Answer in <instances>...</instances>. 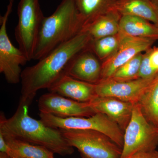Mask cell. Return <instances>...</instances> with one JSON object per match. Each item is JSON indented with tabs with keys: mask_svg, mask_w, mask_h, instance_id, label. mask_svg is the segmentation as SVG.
Returning a JSON list of instances; mask_svg holds the SVG:
<instances>
[{
	"mask_svg": "<svg viewBox=\"0 0 158 158\" xmlns=\"http://www.w3.org/2000/svg\"><path fill=\"white\" fill-rule=\"evenodd\" d=\"M91 40L88 33L82 32L40 59L37 64L26 67L22 72L19 104L29 106L39 90L50 88L65 74L72 59L86 49Z\"/></svg>",
	"mask_w": 158,
	"mask_h": 158,
	"instance_id": "1",
	"label": "cell"
},
{
	"mask_svg": "<svg viewBox=\"0 0 158 158\" xmlns=\"http://www.w3.org/2000/svg\"><path fill=\"white\" fill-rule=\"evenodd\" d=\"M28 107L19 104L14 115L9 118L1 115L0 133L6 137L43 146L61 156L72 154L73 148L69 144L60 130L32 118L29 115Z\"/></svg>",
	"mask_w": 158,
	"mask_h": 158,
	"instance_id": "2",
	"label": "cell"
},
{
	"mask_svg": "<svg viewBox=\"0 0 158 158\" xmlns=\"http://www.w3.org/2000/svg\"><path fill=\"white\" fill-rule=\"evenodd\" d=\"M85 22L72 0H62L41 24L33 60H39L82 32Z\"/></svg>",
	"mask_w": 158,
	"mask_h": 158,
	"instance_id": "3",
	"label": "cell"
},
{
	"mask_svg": "<svg viewBox=\"0 0 158 158\" xmlns=\"http://www.w3.org/2000/svg\"><path fill=\"white\" fill-rule=\"evenodd\" d=\"M158 144V127L147 120L139 104H135L131 119L125 130L120 158L154 150Z\"/></svg>",
	"mask_w": 158,
	"mask_h": 158,
	"instance_id": "4",
	"label": "cell"
},
{
	"mask_svg": "<svg viewBox=\"0 0 158 158\" xmlns=\"http://www.w3.org/2000/svg\"><path fill=\"white\" fill-rule=\"evenodd\" d=\"M40 120L49 127L58 129L89 130L104 134L122 148L124 133L115 122L101 113L88 117L61 118L50 114L40 113Z\"/></svg>",
	"mask_w": 158,
	"mask_h": 158,
	"instance_id": "5",
	"label": "cell"
},
{
	"mask_svg": "<svg viewBox=\"0 0 158 158\" xmlns=\"http://www.w3.org/2000/svg\"><path fill=\"white\" fill-rule=\"evenodd\" d=\"M69 144L85 158H120L122 149L108 136L89 130L59 129Z\"/></svg>",
	"mask_w": 158,
	"mask_h": 158,
	"instance_id": "6",
	"label": "cell"
},
{
	"mask_svg": "<svg viewBox=\"0 0 158 158\" xmlns=\"http://www.w3.org/2000/svg\"><path fill=\"white\" fill-rule=\"evenodd\" d=\"M18 22L15 31L19 49L29 61L33 59L41 24L45 16L39 0H20L18 6Z\"/></svg>",
	"mask_w": 158,
	"mask_h": 158,
	"instance_id": "7",
	"label": "cell"
},
{
	"mask_svg": "<svg viewBox=\"0 0 158 158\" xmlns=\"http://www.w3.org/2000/svg\"><path fill=\"white\" fill-rule=\"evenodd\" d=\"M12 8L8 6L0 19V72L9 84H17L21 80V66L29 60L20 49L12 44L7 34V23Z\"/></svg>",
	"mask_w": 158,
	"mask_h": 158,
	"instance_id": "8",
	"label": "cell"
},
{
	"mask_svg": "<svg viewBox=\"0 0 158 158\" xmlns=\"http://www.w3.org/2000/svg\"><path fill=\"white\" fill-rule=\"evenodd\" d=\"M155 78H138L127 81L112 79L100 80L94 84L95 92L98 96L114 98L137 103Z\"/></svg>",
	"mask_w": 158,
	"mask_h": 158,
	"instance_id": "9",
	"label": "cell"
},
{
	"mask_svg": "<svg viewBox=\"0 0 158 158\" xmlns=\"http://www.w3.org/2000/svg\"><path fill=\"white\" fill-rule=\"evenodd\" d=\"M38 105L40 113L61 118L88 117L96 113L89 102L76 101L51 92L40 97Z\"/></svg>",
	"mask_w": 158,
	"mask_h": 158,
	"instance_id": "10",
	"label": "cell"
},
{
	"mask_svg": "<svg viewBox=\"0 0 158 158\" xmlns=\"http://www.w3.org/2000/svg\"><path fill=\"white\" fill-rule=\"evenodd\" d=\"M119 46L116 53L102 66L101 80L113 77L118 68L134 57L149 48L156 38L133 37L119 34Z\"/></svg>",
	"mask_w": 158,
	"mask_h": 158,
	"instance_id": "11",
	"label": "cell"
},
{
	"mask_svg": "<svg viewBox=\"0 0 158 158\" xmlns=\"http://www.w3.org/2000/svg\"><path fill=\"white\" fill-rule=\"evenodd\" d=\"M96 113L107 116L125 131L131 117L135 104L108 97L96 96L88 102Z\"/></svg>",
	"mask_w": 158,
	"mask_h": 158,
	"instance_id": "12",
	"label": "cell"
},
{
	"mask_svg": "<svg viewBox=\"0 0 158 158\" xmlns=\"http://www.w3.org/2000/svg\"><path fill=\"white\" fill-rule=\"evenodd\" d=\"M85 50L72 59L65 69V74L80 81L96 84L101 80V65L93 54Z\"/></svg>",
	"mask_w": 158,
	"mask_h": 158,
	"instance_id": "13",
	"label": "cell"
},
{
	"mask_svg": "<svg viewBox=\"0 0 158 158\" xmlns=\"http://www.w3.org/2000/svg\"><path fill=\"white\" fill-rule=\"evenodd\" d=\"M51 92L82 102H88L94 97V84L80 81L64 74L49 88Z\"/></svg>",
	"mask_w": 158,
	"mask_h": 158,
	"instance_id": "14",
	"label": "cell"
},
{
	"mask_svg": "<svg viewBox=\"0 0 158 158\" xmlns=\"http://www.w3.org/2000/svg\"><path fill=\"white\" fill-rule=\"evenodd\" d=\"M111 10L144 19L158 27V11L152 0H117Z\"/></svg>",
	"mask_w": 158,
	"mask_h": 158,
	"instance_id": "15",
	"label": "cell"
},
{
	"mask_svg": "<svg viewBox=\"0 0 158 158\" xmlns=\"http://www.w3.org/2000/svg\"><path fill=\"white\" fill-rule=\"evenodd\" d=\"M118 33L133 37L158 38V27L140 17L124 15L118 22Z\"/></svg>",
	"mask_w": 158,
	"mask_h": 158,
	"instance_id": "16",
	"label": "cell"
},
{
	"mask_svg": "<svg viewBox=\"0 0 158 158\" xmlns=\"http://www.w3.org/2000/svg\"><path fill=\"white\" fill-rule=\"evenodd\" d=\"M117 11L111 10L85 25L82 32L89 34L92 40L114 36L119 32Z\"/></svg>",
	"mask_w": 158,
	"mask_h": 158,
	"instance_id": "17",
	"label": "cell"
},
{
	"mask_svg": "<svg viewBox=\"0 0 158 158\" xmlns=\"http://www.w3.org/2000/svg\"><path fill=\"white\" fill-rule=\"evenodd\" d=\"M4 137L11 149L10 158H55L52 152L43 146L11 137Z\"/></svg>",
	"mask_w": 158,
	"mask_h": 158,
	"instance_id": "18",
	"label": "cell"
},
{
	"mask_svg": "<svg viewBox=\"0 0 158 158\" xmlns=\"http://www.w3.org/2000/svg\"><path fill=\"white\" fill-rule=\"evenodd\" d=\"M85 23L107 13L117 0H72Z\"/></svg>",
	"mask_w": 158,
	"mask_h": 158,
	"instance_id": "19",
	"label": "cell"
},
{
	"mask_svg": "<svg viewBox=\"0 0 158 158\" xmlns=\"http://www.w3.org/2000/svg\"><path fill=\"white\" fill-rule=\"evenodd\" d=\"M138 103L148 120L158 127V76L150 85Z\"/></svg>",
	"mask_w": 158,
	"mask_h": 158,
	"instance_id": "20",
	"label": "cell"
},
{
	"mask_svg": "<svg viewBox=\"0 0 158 158\" xmlns=\"http://www.w3.org/2000/svg\"><path fill=\"white\" fill-rule=\"evenodd\" d=\"M143 56L141 53L134 57L115 72L110 79L118 81H127L138 79V74Z\"/></svg>",
	"mask_w": 158,
	"mask_h": 158,
	"instance_id": "21",
	"label": "cell"
},
{
	"mask_svg": "<svg viewBox=\"0 0 158 158\" xmlns=\"http://www.w3.org/2000/svg\"><path fill=\"white\" fill-rule=\"evenodd\" d=\"M94 50L98 56L103 59L117 50L120 42L119 37L108 36L94 40Z\"/></svg>",
	"mask_w": 158,
	"mask_h": 158,
	"instance_id": "22",
	"label": "cell"
},
{
	"mask_svg": "<svg viewBox=\"0 0 158 158\" xmlns=\"http://www.w3.org/2000/svg\"><path fill=\"white\" fill-rule=\"evenodd\" d=\"M158 76V73L155 70L150 63L149 52L143 56L141 61L139 73L138 74V78L154 79Z\"/></svg>",
	"mask_w": 158,
	"mask_h": 158,
	"instance_id": "23",
	"label": "cell"
},
{
	"mask_svg": "<svg viewBox=\"0 0 158 158\" xmlns=\"http://www.w3.org/2000/svg\"><path fill=\"white\" fill-rule=\"evenodd\" d=\"M149 59L152 67L158 73V48L149 51Z\"/></svg>",
	"mask_w": 158,
	"mask_h": 158,
	"instance_id": "24",
	"label": "cell"
},
{
	"mask_svg": "<svg viewBox=\"0 0 158 158\" xmlns=\"http://www.w3.org/2000/svg\"><path fill=\"white\" fill-rule=\"evenodd\" d=\"M127 158H158V152L154 150L139 152Z\"/></svg>",
	"mask_w": 158,
	"mask_h": 158,
	"instance_id": "25",
	"label": "cell"
},
{
	"mask_svg": "<svg viewBox=\"0 0 158 158\" xmlns=\"http://www.w3.org/2000/svg\"><path fill=\"white\" fill-rule=\"evenodd\" d=\"M0 152L6 154L9 156L11 153V149L5 140L4 136L0 133Z\"/></svg>",
	"mask_w": 158,
	"mask_h": 158,
	"instance_id": "26",
	"label": "cell"
},
{
	"mask_svg": "<svg viewBox=\"0 0 158 158\" xmlns=\"http://www.w3.org/2000/svg\"><path fill=\"white\" fill-rule=\"evenodd\" d=\"M0 158H10L9 156L4 153L0 152Z\"/></svg>",
	"mask_w": 158,
	"mask_h": 158,
	"instance_id": "27",
	"label": "cell"
},
{
	"mask_svg": "<svg viewBox=\"0 0 158 158\" xmlns=\"http://www.w3.org/2000/svg\"><path fill=\"white\" fill-rule=\"evenodd\" d=\"M14 0H9V5L13 6V2H14Z\"/></svg>",
	"mask_w": 158,
	"mask_h": 158,
	"instance_id": "28",
	"label": "cell"
},
{
	"mask_svg": "<svg viewBox=\"0 0 158 158\" xmlns=\"http://www.w3.org/2000/svg\"><path fill=\"white\" fill-rule=\"evenodd\" d=\"M153 2L154 3V4L155 5H156L157 4H158V0H152Z\"/></svg>",
	"mask_w": 158,
	"mask_h": 158,
	"instance_id": "29",
	"label": "cell"
},
{
	"mask_svg": "<svg viewBox=\"0 0 158 158\" xmlns=\"http://www.w3.org/2000/svg\"><path fill=\"white\" fill-rule=\"evenodd\" d=\"M157 9L158 11V4L157 6Z\"/></svg>",
	"mask_w": 158,
	"mask_h": 158,
	"instance_id": "30",
	"label": "cell"
},
{
	"mask_svg": "<svg viewBox=\"0 0 158 158\" xmlns=\"http://www.w3.org/2000/svg\"></svg>",
	"mask_w": 158,
	"mask_h": 158,
	"instance_id": "31",
	"label": "cell"
}]
</instances>
